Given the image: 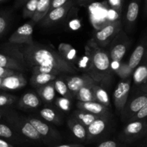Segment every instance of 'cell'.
Masks as SVG:
<instances>
[{"label":"cell","mask_w":147,"mask_h":147,"mask_svg":"<svg viewBox=\"0 0 147 147\" xmlns=\"http://www.w3.org/2000/svg\"><path fill=\"white\" fill-rule=\"evenodd\" d=\"M1 48L4 53L14 56L30 68L34 66H50L60 71L62 74H74L79 71L74 63L65 59L58 51L45 45L35 42L27 45L8 43Z\"/></svg>","instance_id":"obj_1"},{"label":"cell","mask_w":147,"mask_h":147,"mask_svg":"<svg viewBox=\"0 0 147 147\" xmlns=\"http://www.w3.org/2000/svg\"><path fill=\"white\" fill-rule=\"evenodd\" d=\"M86 55L88 59V74L96 82H100L109 77L111 69V59L108 50L100 47L91 38L86 47Z\"/></svg>","instance_id":"obj_2"},{"label":"cell","mask_w":147,"mask_h":147,"mask_svg":"<svg viewBox=\"0 0 147 147\" xmlns=\"http://www.w3.org/2000/svg\"><path fill=\"white\" fill-rule=\"evenodd\" d=\"M4 121L24 140H29L33 142L43 143L40 135L30 123L27 118L22 116L11 110L7 109Z\"/></svg>","instance_id":"obj_3"},{"label":"cell","mask_w":147,"mask_h":147,"mask_svg":"<svg viewBox=\"0 0 147 147\" xmlns=\"http://www.w3.org/2000/svg\"><path fill=\"white\" fill-rule=\"evenodd\" d=\"M121 30H123V23L120 20L109 21L100 30L95 32L93 40L98 46L105 48Z\"/></svg>","instance_id":"obj_4"},{"label":"cell","mask_w":147,"mask_h":147,"mask_svg":"<svg viewBox=\"0 0 147 147\" xmlns=\"http://www.w3.org/2000/svg\"><path fill=\"white\" fill-rule=\"evenodd\" d=\"M147 133V120L129 121L124 127L120 135L121 141L127 144L135 142L143 137H146Z\"/></svg>","instance_id":"obj_5"},{"label":"cell","mask_w":147,"mask_h":147,"mask_svg":"<svg viewBox=\"0 0 147 147\" xmlns=\"http://www.w3.org/2000/svg\"><path fill=\"white\" fill-rule=\"evenodd\" d=\"M131 40L124 30H121L109 45V54L111 61H121L130 46Z\"/></svg>","instance_id":"obj_6"},{"label":"cell","mask_w":147,"mask_h":147,"mask_svg":"<svg viewBox=\"0 0 147 147\" xmlns=\"http://www.w3.org/2000/svg\"><path fill=\"white\" fill-rule=\"evenodd\" d=\"M27 119L40 134L43 143L50 144L60 143L61 141L62 136L60 133L49 125L47 122L33 117H28Z\"/></svg>","instance_id":"obj_7"},{"label":"cell","mask_w":147,"mask_h":147,"mask_svg":"<svg viewBox=\"0 0 147 147\" xmlns=\"http://www.w3.org/2000/svg\"><path fill=\"white\" fill-rule=\"evenodd\" d=\"M34 22L30 20L20 26L9 38V43L11 44L27 45L33 42V33H34Z\"/></svg>","instance_id":"obj_8"},{"label":"cell","mask_w":147,"mask_h":147,"mask_svg":"<svg viewBox=\"0 0 147 147\" xmlns=\"http://www.w3.org/2000/svg\"><path fill=\"white\" fill-rule=\"evenodd\" d=\"M131 79L130 78H127L121 81L115 89L113 96L114 105L118 112H123L124 107L127 103L131 89Z\"/></svg>","instance_id":"obj_9"},{"label":"cell","mask_w":147,"mask_h":147,"mask_svg":"<svg viewBox=\"0 0 147 147\" xmlns=\"http://www.w3.org/2000/svg\"><path fill=\"white\" fill-rule=\"evenodd\" d=\"M73 5H74V0H70L64 5L50 10L40 22V24L45 27H48L58 22L67 15Z\"/></svg>","instance_id":"obj_10"},{"label":"cell","mask_w":147,"mask_h":147,"mask_svg":"<svg viewBox=\"0 0 147 147\" xmlns=\"http://www.w3.org/2000/svg\"><path fill=\"white\" fill-rule=\"evenodd\" d=\"M108 116H100L87 127L86 142L96 141L107 128Z\"/></svg>","instance_id":"obj_11"},{"label":"cell","mask_w":147,"mask_h":147,"mask_svg":"<svg viewBox=\"0 0 147 147\" xmlns=\"http://www.w3.org/2000/svg\"><path fill=\"white\" fill-rule=\"evenodd\" d=\"M66 84L72 95H75L83 86L86 85H93L97 82H95L88 74L82 76H71L65 79Z\"/></svg>","instance_id":"obj_12"},{"label":"cell","mask_w":147,"mask_h":147,"mask_svg":"<svg viewBox=\"0 0 147 147\" xmlns=\"http://www.w3.org/2000/svg\"><path fill=\"white\" fill-rule=\"evenodd\" d=\"M27 82V79L22 73L17 71L14 74L2 78L1 89L7 91L17 90L25 86Z\"/></svg>","instance_id":"obj_13"},{"label":"cell","mask_w":147,"mask_h":147,"mask_svg":"<svg viewBox=\"0 0 147 147\" xmlns=\"http://www.w3.org/2000/svg\"><path fill=\"white\" fill-rule=\"evenodd\" d=\"M141 0H129L125 15V25L126 32H131L134 28L139 12Z\"/></svg>","instance_id":"obj_14"},{"label":"cell","mask_w":147,"mask_h":147,"mask_svg":"<svg viewBox=\"0 0 147 147\" xmlns=\"http://www.w3.org/2000/svg\"><path fill=\"white\" fill-rule=\"evenodd\" d=\"M147 102V93H142V95L134 98L129 104L126 103L123 110L125 118L129 120L135 114L137 113L144 105Z\"/></svg>","instance_id":"obj_15"},{"label":"cell","mask_w":147,"mask_h":147,"mask_svg":"<svg viewBox=\"0 0 147 147\" xmlns=\"http://www.w3.org/2000/svg\"><path fill=\"white\" fill-rule=\"evenodd\" d=\"M147 48V35L143 40H142L140 43L135 48L134 50L131 55L129 58V61L127 62V64L129 68L131 71L134 72V69L137 67L142 61L144 53L146 52Z\"/></svg>","instance_id":"obj_16"},{"label":"cell","mask_w":147,"mask_h":147,"mask_svg":"<svg viewBox=\"0 0 147 147\" xmlns=\"http://www.w3.org/2000/svg\"><path fill=\"white\" fill-rule=\"evenodd\" d=\"M78 109L87 111L98 116H108L109 108L97 101L90 102H78L77 103Z\"/></svg>","instance_id":"obj_17"},{"label":"cell","mask_w":147,"mask_h":147,"mask_svg":"<svg viewBox=\"0 0 147 147\" xmlns=\"http://www.w3.org/2000/svg\"><path fill=\"white\" fill-rule=\"evenodd\" d=\"M0 67L22 72L27 70V66L21 61L18 60L7 53H0Z\"/></svg>","instance_id":"obj_18"},{"label":"cell","mask_w":147,"mask_h":147,"mask_svg":"<svg viewBox=\"0 0 147 147\" xmlns=\"http://www.w3.org/2000/svg\"><path fill=\"white\" fill-rule=\"evenodd\" d=\"M0 138H3L12 144H19L24 141L9 125L2 122H0Z\"/></svg>","instance_id":"obj_19"},{"label":"cell","mask_w":147,"mask_h":147,"mask_svg":"<svg viewBox=\"0 0 147 147\" xmlns=\"http://www.w3.org/2000/svg\"><path fill=\"white\" fill-rule=\"evenodd\" d=\"M17 105L21 109H36L41 105V99L35 93L27 92L20 97Z\"/></svg>","instance_id":"obj_20"},{"label":"cell","mask_w":147,"mask_h":147,"mask_svg":"<svg viewBox=\"0 0 147 147\" xmlns=\"http://www.w3.org/2000/svg\"><path fill=\"white\" fill-rule=\"evenodd\" d=\"M67 125L76 138L83 142H86L87 128L83 124L78 120L76 118H71L67 121Z\"/></svg>","instance_id":"obj_21"},{"label":"cell","mask_w":147,"mask_h":147,"mask_svg":"<svg viewBox=\"0 0 147 147\" xmlns=\"http://www.w3.org/2000/svg\"><path fill=\"white\" fill-rule=\"evenodd\" d=\"M39 96L46 103H52L55 98V89L54 86V82H51L48 84L36 88Z\"/></svg>","instance_id":"obj_22"},{"label":"cell","mask_w":147,"mask_h":147,"mask_svg":"<svg viewBox=\"0 0 147 147\" xmlns=\"http://www.w3.org/2000/svg\"><path fill=\"white\" fill-rule=\"evenodd\" d=\"M51 1L52 0H39L35 12L31 18L32 22H39L44 18L45 16L50 11Z\"/></svg>","instance_id":"obj_23"},{"label":"cell","mask_w":147,"mask_h":147,"mask_svg":"<svg viewBox=\"0 0 147 147\" xmlns=\"http://www.w3.org/2000/svg\"><path fill=\"white\" fill-rule=\"evenodd\" d=\"M57 76L51 74H32L31 78H30V83H31L32 86H33L34 87L38 88L46 84L53 82L57 78Z\"/></svg>","instance_id":"obj_24"},{"label":"cell","mask_w":147,"mask_h":147,"mask_svg":"<svg viewBox=\"0 0 147 147\" xmlns=\"http://www.w3.org/2000/svg\"><path fill=\"white\" fill-rule=\"evenodd\" d=\"M92 89H93V95H94L96 101L103 104V105L108 107V108L110 107L111 101L109 95L102 86L98 85L97 83H96L92 86Z\"/></svg>","instance_id":"obj_25"},{"label":"cell","mask_w":147,"mask_h":147,"mask_svg":"<svg viewBox=\"0 0 147 147\" xmlns=\"http://www.w3.org/2000/svg\"><path fill=\"white\" fill-rule=\"evenodd\" d=\"M74 116L78 120L80 121L82 124L85 125L87 128L89 125L92 123L93 121L96 120V119L100 116L92 114L90 112H87V111L82 110H76L74 112Z\"/></svg>","instance_id":"obj_26"},{"label":"cell","mask_w":147,"mask_h":147,"mask_svg":"<svg viewBox=\"0 0 147 147\" xmlns=\"http://www.w3.org/2000/svg\"><path fill=\"white\" fill-rule=\"evenodd\" d=\"M40 115L45 120L48 121L52 123L60 125L61 124V118L59 114L50 108H45L40 111Z\"/></svg>","instance_id":"obj_27"},{"label":"cell","mask_w":147,"mask_h":147,"mask_svg":"<svg viewBox=\"0 0 147 147\" xmlns=\"http://www.w3.org/2000/svg\"><path fill=\"white\" fill-rule=\"evenodd\" d=\"M93 85H86V86L82 87L77 94L76 95V98L78 102H90V101H96L93 95Z\"/></svg>","instance_id":"obj_28"},{"label":"cell","mask_w":147,"mask_h":147,"mask_svg":"<svg viewBox=\"0 0 147 147\" xmlns=\"http://www.w3.org/2000/svg\"><path fill=\"white\" fill-rule=\"evenodd\" d=\"M133 79L136 85H142L147 80V63L137 66L133 72Z\"/></svg>","instance_id":"obj_29"},{"label":"cell","mask_w":147,"mask_h":147,"mask_svg":"<svg viewBox=\"0 0 147 147\" xmlns=\"http://www.w3.org/2000/svg\"><path fill=\"white\" fill-rule=\"evenodd\" d=\"M54 86L55 91L58 94H60L62 97H67L69 99H71L73 97V95L70 93L69 90L67 85L66 84L65 80H64L62 78H56L54 81Z\"/></svg>","instance_id":"obj_30"},{"label":"cell","mask_w":147,"mask_h":147,"mask_svg":"<svg viewBox=\"0 0 147 147\" xmlns=\"http://www.w3.org/2000/svg\"><path fill=\"white\" fill-rule=\"evenodd\" d=\"M58 52L65 59L72 63L73 59L76 58V50L71 45L67 43H60L58 46Z\"/></svg>","instance_id":"obj_31"},{"label":"cell","mask_w":147,"mask_h":147,"mask_svg":"<svg viewBox=\"0 0 147 147\" xmlns=\"http://www.w3.org/2000/svg\"><path fill=\"white\" fill-rule=\"evenodd\" d=\"M11 20V14L8 11H0V38L7 33Z\"/></svg>","instance_id":"obj_32"},{"label":"cell","mask_w":147,"mask_h":147,"mask_svg":"<svg viewBox=\"0 0 147 147\" xmlns=\"http://www.w3.org/2000/svg\"><path fill=\"white\" fill-rule=\"evenodd\" d=\"M39 0H29L23 6L22 15L24 18H32L37 9Z\"/></svg>","instance_id":"obj_33"},{"label":"cell","mask_w":147,"mask_h":147,"mask_svg":"<svg viewBox=\"0 0 147 147\" xmlns=\"http://www.w3.org/2000/svg\"><path fill=\"white\" fill-rule=\"evenodd\" d=\"M32 74L35 73H42V74H51L55 76L62 74L60 71L55 69L53 67H50V66H34L32 67Z\"/></svg>","instance_id":"obj_34"},{"label":"cell","mask_w":147,"mask_h":147,"mask_svg":"<svg viewBox=\"0 0 147 147\" xmlns=\"http://www.w3.org/2000/svg\"><path fill=\"white\" fill-rule=\"evenodd\" d=\"M17 97L9 94H0V108H5L13 105L17 101Z\"/></svg>","instance_id":"obj_35"},{"label":"cell","mask_w":147,"mask_h":147,"mask_svg":"<svg viewBox=\"0 0 147 147\" xmlns=\"http://www.w3.org/2000/svg\"><path fill=\"white\" fill-rule=\"evenodd\" d=\"M55 105L63 111L67 112L71 108V101L67 97H59L56 99Z\"/></svg>","instance_id":"obj_36"},{"label":"cell","mask_w":147,"mask_h":147,"mask_svg":"<svg viewBox=\"0 0 147 147\" xmlns=\"http://www.w3.org/2000/svg\"><path fill=\"white\" fill-rule=\"evenodd\" d=\"M116 73L117 74L121 79H127V78H129V76L133 74V71H131L130 70V69H129V66H128L127 63L121 62L119 69L116 71Z\"/></svg>","instance_id":"obj_37"},{"label":"cell","mask_w":147,"mask_h":147,"mask_svg":"<svg viewBox=\"0 0 147 147\" xmlns=\"http://www.w3.org/2000/svg\"><path fill=\"white\" fill-rule=\"evenodd\" d=\"M125 0H108V4L111 9L116 10L119 13L121 14L122 7Z\"/></svg>","instance_id":"obj_38"},{"label":"cell","mask_w":147,"mask_h":147,"mask_svg":"<svg viewBox=\"0 0 147 147\" xmlns=\"http://www.w3.org/2000/svg\"><path fill=\"white\" fill-rule=\"evenodd\" d=\"M147 117V102L143 106V108L139 111L136 114H135L129 121L134 120H144Z\"/></svg>","instance_id":"obj_39"},{"label":"cell","mask_w":147,"mask_h":147,"mask_svg":"<svg viewBox=\"0 0 147 147\" xmlns=\"http://www.w3.org/2000/svg\"><path fill=\"white\" fill-rule=\"evenodd\" d=\"M97 147H126L125 145L118 143L113 140H106V141L100 142Z\"/></svg>","instance_id":"obj_40"},{"label":"cell","mask_w":147,"mask_h":147,"mask_svg":"<svg viewBox=\"0 0 147 147\" xmlns=\"http://www.w3.org/2000/svg\"><path fill=\"white\" fill-rule=\"evenodd\" d=\"M68 1H70V0H52L51 4H50V10H53V9H55L57 8V7H61V6L64 5V4H66Z\"/></svg>","instance_id":"obj_41"},{"label":"cell","mask_w":147,"mask_h":147,"mask_svg":"<svg viewBox=\"0 0 147 147\" xmlns=\"http://www.w3.org/2000/svg\"><path fill=\"white\" fill-rule=\"evenodd\" d=\"M17 71L11 70V69H4V68L0 67V77L4 78L6 76H10V75H12L14 74L17 73Z\"/></svg>","instance_id":"obj_42"},{"label":"cell","mask_w":147,"mask_h":147,"mask_svg":"<svg viewBox=\"0 0 147 147\" xmlns=\"http://www.w3.org/2000/svg\"><path fill=\"white\" fill-rule=\"evenodd\" d=\"M51 147H85L80 144H60V145L53 146Z\"/></svg>","instance_id":"obj_43"},{"label":"cell","mask_w":147,"mask_h":147,"mask_svg":"<svg viewBox=\"0 0 147 147\" xmlns=\"http://www.w3.org/2000/svg\"><path fill=\"white\" fill-rule=\"evenodd\" d=\"M0 147H14V146L9 141L3 138H0Z\"/></svg>","instance_id":"obj_44"},{"label":"cell","mask_w":147,"mask_h":147,"mask_svg":"<svg viewBox=\"0 0 147 147\" xmlns=\"http://www.w3.org/2000/svg\"><path fill=\"white\" fill-rule=\"evenodd\" d=\"M29 0H16L14 3V8L18 9L20 7H23L26 2H27Z\"/></svg>","instance_id":"obj_45"},{"label":"cell","mask_w":147,"mask_h":147,"mask_svg":"<svg viewBox=\"0 0 147 147\" xmlns=\"http://www.w3.org/2000/svg\"><path fill=\"white\" fill-rule=\"evenodd\" d=\"M6 113H7V109L0 108V122L5 120Z\"/></svg>","instance_id":"obj_46"},{"label":"cell","mask_w":147,"mask_h":147,"mask_svg":"<svg viewBox=\"0 0 147 147\" xmlns=\"http://www.w3.org/2000/svg\"><path fill=\"white\" fill-rule=\"evenodd\" d=\"M140 90L142 93H147V80L144 84L141 85Z\"/></svg>","instance_id":"obj_47"},{"label":"cell","mask_w":147,"mask_h":147,"mask_svg":"<svg viewBox=\"0 0 147 147\" xmlns=\"http://www.w3.org/2000/svg\"><path fill=\"white\" fill-rule=\"evenodd\" d=\"M76 1H77V3H78L80 4H86L87 3L90 2L92 0H76Z\"/></svg>","instance_id":"obj_48"},{"label":"cell","mask_w":147,"mask_h":147,"mask_svg":"<svg viewBox=\"0 0 147 147\" xmlns=\"http://www.w3.org/2000/svg\"><path fill=\"white\" fill-rule=\"evenodd\" d=\"M142 61H143V64L147 63V48L146 50V52L144 53V56L143 59H142Z\"/></svg>","instance_id":"obj_49"},{"label":"cell","mask_w":147,"mask_h":147,"mask_svg":"<svg viewBox=\"0 0 147 147\" xmlns=\"http://www.w3.org/2000/svg\"><path fill=\"white\" fill-rule=\"evenodd\" d=\"M144 16H146V17H147V0H145L144 9Z\"/></svg>","instance_id":"obj_50"},{"label":"cell","mask_w":147,"mask_h":147,"mask_svg":"<svg viewBox=\"0 0 147 147\" xmlns=\"http://www.w3.org/2000/svg\"><path fill=\"white\" fill-rule=\"evenodd\" d=\"M143 147H147V138H146V141H145L144 142Z\"/></svg>","instance_id":"obj_51"},{"label":"cell","mask_w":147,"mask_h":147,"mask_svg":"<svg viewBox=\"0 0 147 147\" xmlns=\"http://www.w3.org/2000/svg\"><path fill=\"white\" fill-rule=\"evenodd\" d=\"M1 82H2V78L0 77V89L1 88Z\"/></svg>","instance_id":"obj_52"},{"label":"cell","mask_w":147,"mask_h":147,"mask_svg":"<svg viewBox=\"0 0 147 147\" xmlns=\"http://www.w3.org/2000/svg\"><path fill=\"white\" fill-rule=\"evenodd\" d=\"M7 1V0H0V4H1V3L4 2V1Z\"/></svg>","instance_id":"obj_53"},{"label":"cell","mask_w":147,"mask_h":147,"mask_svg":"<svg viewBox=\"0 0 147 147\" xmlns=\"http://www.w3.org/2000/svg\"><path fill=\"white\" fill-rule=\"evenodd\" d=\"M146 138H147V133H146Z\"/></svg>","instance_id":"obj_54"}]
</instances>
